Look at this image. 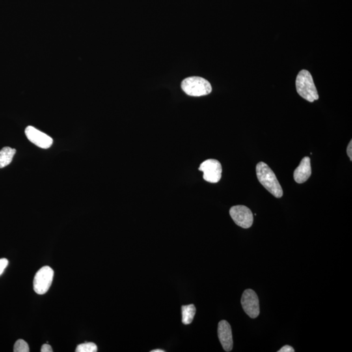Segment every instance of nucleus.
<instances>
[{
    "instance_id": "nucleus-4",
    "label": "nucleus",
    "mask_w": 352,
    "mask_h": 352,
    "mask_svg": "<svg viewBox=\"0 0 352 352\" xmlns=\"http://www.w3.org/2000/svg\"><path fill=\"white\" fill-rule=\"evenodd\" d=\"M54 274L53 269L49 266L43 267L37 272L34 279V290L38 294H45L48 291L53 282Z\"/></svg>"
},
{
    "instance_id": "nucleus-10",
    "label": "nucleus",
    "mask_w": 352,
    "mask_h": 352,
    "mask_svg": "<svg viewBox=\"0 0 352 352\" xmlns=\"http://www.w3.org/2000/svg\"><path fill=\"white\" fill-rule=\"evenodd\" d=\"M311 174H312V169H311L310 159L308 157H304L293 172V178L295 182L303 183L309 179Z\"/></svg>"
},
{
    "instance_id": "nucleus-17",
    "label": "nucleus",
    "mask_w": 352,
    "mask_h": 352,
    "mask_svg": "<svg viewBox=\"0 0 352 352\" xmlns=\"http://www.w3.org/2000/svg\"><path fill=\"white\" fill-rule=\"evenodd\" d=\"M42 352H53V348H52L51 345L48 344H45L42 345V349H41Z\"/></svg>"
},
{
    "instance_id": "nucleus-2",
    "label": "nucleus",
    "mask_w": 352,
    "mask_h": 352,
    "mask_svg": "<svg viewBox=\"0 0 352 352\" xmlns=\"http://www.w3.org/2000/svg\"><path fill=\"white\" fill-rule=\"evenodd\" d=\"M295 85L298 94L308 102L313 103L319 99L318 91L312 75L308 71H300L296 78Z\"/></svg>"
},
{
    "instance_id": "nucleus-15",
    "label": "nucleus",
    "mask_w": 352,
    "mask_h": 352,
    "mask_svg": "<svg viewBox=\"0 0 352 352\" xmlns=\"http://www.w3.org/2000/svg\"><path fill=\"white\" fill-rule=\"evenodd\" d=\"M9 264V261L6 258L0 259V275L3 274L4 271L6 267H8Z\"/></svg>"
},
{
    "instance_id": "nucleus-1",
    "label": "nucleus",
    "mask_w": 352,
    "mask_h": 352,
    "mask_svg": "<svg viewBox=\"0 0 352 352\" xmlns=\"http://www.w3.org/2000/svg\"><path fill=\"white\" fill-rule=\"evenodd\" d=\"M256 171L259 182L265 189L276 198H281L283 196L281 185L278 182L275 173L267 164L260 162L256 165Z\"/></svg>"
},
{
    "instance_id": "nucleus-5",
    "label": "nucleus",
    "mask_w": 352,
    "mask_h": 352,
    "mask_svg": "<svg viewBox=\"0 0 352 352\" xmlns=\"http://www.w3.org/2000/svg\"><path fill=\"white\" fill-rule=\"evenodd\" d=\"M199 170L204 173L203 178L207 182L216 183L219 182L222 176V166L219 161L208 159L201 164Z\"/></svg>"
},
{
    "instance_id": "nucleus-7",
    "label": "nucleus",
    "mask_w": 352,
    "mask_h": 352,
    "mask_svg": "<svg viewBox=\"0 0 352 352\" xmlns=\"http://www.w3.org/2000/svg\"><path fill=\"white\" fill-rule=\"evenodd\" d=\"M230 215L237 226L243 228H249L253 224L254 217L249 207L235 206L231 207Z\"/></svg>"
},
{
    "instance_id": "nucleus-6",
    "label": "nucleus",
    "mask_w": 352,
    "mask_h": 352,
    "mask_svg": "<svg viewBox=\"0 0 352 352\" xmlns=\"http://www.w3.org/2000/svg\"><path fill=\"white\" fill-rule=\"evenodd\" d=\"M241 305L246 314L251 318H256L260 314V304L255 291L251 289L244 291L241 297Z\"/></svg>"
},
{
    "instance_id": "nucleus-11",
    "label": "nucleus",
    "mask_w": 352,
    "mask_h": 352,
    "mask_svg": "<svg viewBox=\"0 0 352 352\" xmlns=\"http://www.w3.org/2000/svg\"><path fill=\"white\" fill-rule=\"evenodd\" d=\"M16 153V150L5 147L0 151V168L6 167L10 165Z\"/></svg>"
},
{
    "instance_id": "nucleus-13",
    "label": "nucleus",
    "mask_w": 352,
    "mask_h": 352,
    "mask_svg": "<svg viewBox=\"0 0 352 352\" xmlns=\"http://www.w3.org/2000/svg\"><path fill=\"white\" fill-rule=\"evenodd\" d=\"M75 351L77 352H96L97 346L95 343L86 342L77 345Z\"/></svg>"
},
{
    "instance_id": "nucleus-18",
    "label": "nucleus",
    "mask_w": 352,
    "mask_h": 352,
    "mask_svg": "<svg viewBox=\"0 0 352 352\" xmlns=\"http://www.w3.org/2000/svg\"><path fill=\"white\" fill-rule=\"evenodd\" d=\"M347 155H348L349 159H350V160L351 161V160H352V141H351V140L350 142H349L348 146H347Z\"/></svg>"
},
{
    "instance_id": "nucleus-8",
    "label": "nucleus",
    "mask_w": 352,
    "mask_h": 352,
    "mask_svg": "<svg viewBox=\"0 0 352 352\" xmlns=\"http://www.w3.org/2000/svg\"><path fill=\"white\" fill-rule=\"evenodd\" d=\"M25 134L30 142L41 148L48 149L53 145V138L34 127H27L25 129Z\"/></svg>"
},
{
    "instance_id": "nucleus-3",
    "label": "nucleus",
    "mask_w": 352,
    "mask_h": 352,
    "mask_svg": "<svg viewBox=\"0 0 352 352\" xmlns=\"http://www.w3.org/2000/svg\"><path fill=\"white\" fill-rule=\"evenodd\" d=\"M181 88L188 96L200 97L207 96L212 91L211 84L202 77H192L183 80Z\"/></svg>"
},
{
    "instance_id": "nucleus-14",
    "label": "nucleus",
    "mask_w": 352,
    "mask_h": 352,
    "mask_svg": "<svg viewBox=\"0 0 352 352\" xmlns=\"http://www.w3.org/2000/svg\"><path fill=\"white\" fill-rule=\"evenodd\" d=\"M15 352H29L30 347L28 343L23 339H19L15 342L14 345Z\"/></svg>"
},
{
    "instance_id": "nucleus-19",
    "label": "nucleus",
    "mask_w": 352,
    "mask_h": 352,
    "mask_svg": "<svg viewBox=\"0 0 352 352\" xmlns=\"http://www.w3.org/2000/svg\"><path fill=\"white\" fill-rule=\"evenodd\" d=\"M165 350H162V349H154V350H152L151 352H165Z\"/></svg>"
},
{
    "instance_id": "nucleus-9",
    "label": "nucleus",
    "mask_w": 352,
    "mask_h": 352,
    "mask_svg": "<svg viewBox=\"0 0 352 352\" xmlns=\"http://www.w3.org/2000/svg\"><path fill=\"white\" fill-rule=\"evenodd\" d=\"M218 336L222 347L226 351H230L233 348L232 332L230 323L222 320L218 325Z\"/></svg>"
},
{
    "instance_id": "nucleus-16",
    "label": "nucleus",
    "mask_w": 352,
    "mask_h": 352,
    "mask_svg": "<svg viewBox=\"0 0 352 352\" xmlns=\"http://www.w3.org/2000/svg\"><path fill=\"white\" fill-rule=\"evenodd\" d=\"M295 350L293 347L289 345H285L281 349H279L278 352H294Z\"/></svg>"
},
{
    "instance_id": "nucleus-12",
    "label": "nucleus",
    "mask_w": 352,
    "mask_h": 352,
    "mask_svg": "<svg viewBox=\"0 0 352 352\" xmlns=\"http://www.w3.org/2000/svg\"><path fill=\"white\" fill-rule=\"evenodd\" d=\"M182 312V322L183 324L189 325L193 321L196 314V307L193 304L181 306Z\"/></svg>"
}]
</instances>
